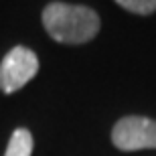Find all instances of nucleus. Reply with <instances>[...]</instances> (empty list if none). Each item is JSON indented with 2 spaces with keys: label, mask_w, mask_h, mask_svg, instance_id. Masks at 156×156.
<instances>
[{
  "label": "nucleus",
  "mask_w": 156,
  "mask_h": 156,
  "mask_svg": "<svg viewBox=\"0 0 156 156\" xmlns=\"http://www.w3.org/2000/svg\"><path fill=\"white\" fill-rule=\"evenodd\" d=\"M43 27L57 43L83 45L99 33V16L89 6L51 2L43 10Z\"/></svg>",
  "instance_id": "f257e3e1"
},
{
  "label": "nucleus",
  "mask_w": 156,
  "mask_h": 156,
  "mask_svg": "<svg viewBox=\"0 0 156 156\" xmlns=\"http://www.w3.org/2000/svg\"><path fill=\"white\" fill-rule=\"evenodd\" d=\"M39 71V57L27 47H12L0 63V91L14 93Z\"/></svg>",
  "instance_id": "f03ea898"
},
{
  "label": "nucleus",
  "mask_w": 156,
  "mask_h": 156,
  "mask_svg": "<svg viewBox=\"0 0 156 156\" xmlns=\"http://www.w3.org/2000/svg\"><path fill=\"white\" fill-rule=\"evenodd\" d=\"M112 142L124 152L156 148V120L144 116L122 118L112 128Z\"/></svg>",
  "instance_id": "7ed1b4c3"
},
{
  "label": "nucleus",
  "mask_w": 156,
  "mask_h": 156,
  "mask_svg": "<svg viewBox=\"0 0 156 156\" xmlns=\"http://www.w3.org/2000/svg\"><path fill=\"white\" fill-rule=\"evenodd\" d=\"M33 134L24 128H16L12 132L10 140H8V146H6L4 156H30L33 154Z\"/></svg>",
  "instance_id": "20e7f679"
},
{
  "label": "nucleus",
  "mask_w": 156,
  "mask_h": 156,
  "mask_svg": "<svg viewBox=\"0 0 156 156\" xmlns=\"http://www.w3.org/2000/svg\"><path fill=\"white\" fill-rule=\"evenodd\" d=\"M118 4L134 14H152L156 12V0H116Z\"/></svg>",
  "instance_id": "39448f33"
}]
</instances>
